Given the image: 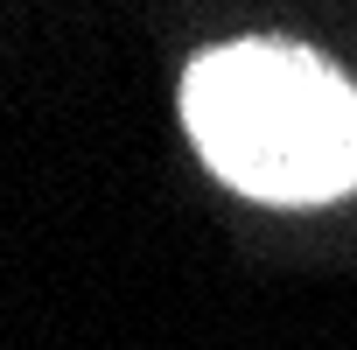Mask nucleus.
Listing matches in <instances>:
<instances>
[{
    "mask_svg": "<svg viewBox=\"0 0 357 350\" xmlns=\"http://www.w3.org/2000/svg\"><path fill=\"white\" fill-rule=\"evenodd\" d=\"M183 126L218 183L252 204H336L357 190V84L294 43H225L183 70Z\"/></svg>",
    "mask_w": 357,
    "mask_h": 350,
    "instance_id": "obj_1",
    "label": "nucleus"
}]
</instances>
